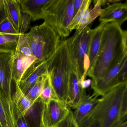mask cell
<instances>
[{"instance_id": "21", "label": "cell", "mask_w": 127, "mask_h": 127, "mask_svg": "<svg viewBox=\"0 0 127 127\" xmlns=\"http://www.w3.org/2000/svg\"><path fill=\"white\" fill-rule=\"evenodd\" d=\"M94 3L95 5L93 8L91 10L88 9L85 12L84 15L82 17L80 21L78 29L77 30L79 32H81L96 18L100 16L101 14L102 9L101 8L100 0H95Z\"/></svg>"}, {"instance_id": "10", "label": "cell", "mask_w": 127, "mask_h": 127, "mask_svg": "<svg viewBox=\"0 0 127 127\" xmlns=\"http://www.w3.org/2000/svg\"><path fill=\"white\" fill-rule=\"evenodd\" d=\"M127 19V3H114L102 9L99 21L103 23H113L121 26Z\"/></svg>"}, {"instance_id": "32", "label": "cell", "mask_w": 127, "mask_h": 127, "mask_svg": "<svg viewBox=\"0 0 127 127\" xmlns=\"http://www.w3.org/2000/svg\"><path fill=\"white\" fill-rule=\"evenodd\" d=\"M79 127H101L100 123L97 120H94L85 124L79 126Z\"/></svg>"}, {"instance_id": "31", "label": "cell", "mask_w": 127, "mask_h": 127, "mask_svg": "<svg viewBox=\"0 0 127 127\" xmlns=\"http://www.w3.org/2000/svg\"><path fill=\"white\" fill-rule=\"evenodd\" d=\"M111 127H127V117L120 119Z\"/></svg>"}, {"instance_id": "9", "label": "cell", "mask_w": 127, "mask_h": 127, "mask_svg": "<svg viewBox=\"0 0 127 127\" xmlns=\"http://www.w3.org/2000/svg\"><path fill=\"white\" fill-rule=\"evenodd\" d=\"M14 54L0 53V90L11 103L12 63Z\"/></svg>"}, {"instance_id": "15", "label": "cell", "mask_w": 127, "mask_h": 127, "mask_svg": "<svg viewBox=\"0 0 127 127\" xmlns=\"http://www.w3.org/2000/svg\"><path fill=\"white\" fill-rule=\"evenodd\" d=\"M15 85V91L12 96V106L16 119L25 116L33 104L22 92L18 84Z\"/></svg>"}, {"instance_id": "24", "label": "cell", "mask_w": 127, "mask_h": 127, "mask_svg": "<svg viewBox=\"0 0 127 127\" xmlns=\"http://www.w3.org/2000/svg\"><path fill=\"white\" fill-rule=\"evenodd\" d=\"M14 54L27 57L34 56L29 43L27 33L20 34Z\"/></svg>"}, {"instance_id": "4", "label": "cell", "mask_w": 127, "mask_h": 127, "mask_svg": "<svg viewBox=\"0 0 127 127\" xmlns=\"http://www.w3.org/2000/svg\"><path fill=\"white\" fill-rule=\"evenodd\" d=\"M28 34L29 43L35 62L47 61L55 53L61 38L46 22L32 27Z\"/></svg>"}, {"instance_id": "1", "label": "cell", "mask_w": 127, "mask_h": 127, "mask_svg": "<svg viewBox=\"0 0 127 127\" xmlns=\"http://www.w3.org/2000/svg\"><path fill=\"white\" fill-rule=\"evenodd\" d=\"M127 32L113 22L106 23L95 64L88 74L91 83L101 78L127 55Z\"/></svg>"}, {"instance_id": "38", "label": "cell", "mask_w": 127, "mask_h": 127, "mask_svg": "<svg viewBox=\"0 0 127 127\" xmlns=\"http://www.w3.org/2000/svg\"></svg>"}, {"instance_id": "27", "label": "cell", "mask_w": 127, "mask_h": 127, "mask_svg": "<svg viewBox=\"0 0 127 127\" xmlns=\"http://www.w3.org/2000/svg\"><path fill=\"white\" fill-rule=\"evenodd\" d=\"M0 33L8 34H20L15 29L5 14L2 19L0 22Z\"/></svg>"}, {"instance_id": "3", "label": "cell", "mask_w": 127, "mask_h": 127, "mask_svg": "<svg viewBox=\"0 0 127 127\" xmlns=\"http://www.w3.org/2000/svg\"><path fill=\"white\" fill-rule=\"evenodd\" d=\"M47 62V73L56 97L67 104L71 64L66 40L61 41Z\"/></svg>"}, {"instance_id": "22", "label": "cell", "mask_w": 127, "mask_h": 127, "mask_svg": "<svg viewBox=\"0 0 127 127\" xmlns=\"http://www.w3.org/2000/svg\"><path fill=\"white\" fill-rule=\"evenodd\" d=\"M20 35L0 33V53H14Z\"/></svg>"}, {"instance_id": "17", "label": "cell", "mask_w": 127, "mask_h": 127, "mask_svg": "<svg viewBox=\"0 0 127 127\" xmlns=\"http://www.w3.org/2000/svg\"><path fill=\"white\" fill-rule=\"evenodd\" d=\"M105 24L101 23L98 27L93 29L88 54L89 69L86 73V76L90 72L95 64L99 50L102 35Z\"/></svg>"}, {"instance_id": "6", "label": "cell", "mask_w": 127, "mask_h": 127, "mask_svg": "<svg viewBox=\"0 0 127 127\" xmlns=\"http://www.w3.org/2000/svg\"><path fill=\"white\" fill-rule=\"evenodd\" d=\"M73 0H54L46 12L44 20L61 38L70 33L68 27L74 17Z\"/></svg>"}, {"instance_id": "19", "label": "cell", "mask_w": 127, "mask_h": 127, "mask_svg": "<svg viewBox=\"0 0 127 127\" xmlns=\"http://www.w3.org/2000/svg\"><path fill=\"white\" fill-rule=\"evenodd\" d=\"M0 127H17L12 103L0 90Z\"/></svg>"}, {"instance_id": "30", "label": "cell", "mask_w": 127, "mask_h": 127, "mask_svg": "<svg viewBox=\"0 0 127 127\" xmlns=\"http://www.w3.org/2000/svg\"><path fill=\"white\" fill-rule=\"evenodd\" d=\"M17 127H30L25 116L16 119Z\"/></svg>"}, {"instance_id": "33", "label": "cell", "mask_w": 127, "mask_h": 127, "mask_svg": "<svg viewBox=\"0 0 127 127\" xmlns=\"http://www.w3.org/2000/svg\"><path fill=\"white\" fill-rule=\"evenodd\" d=\"M83 0H73V6L74 8V16L78 12L80 8Z\"/></svg>"}, {"instance_id": "16", "label": "cell", "mask_w": 127, "mask_h": 127, "mask_svg": "<svg viewBox=\"0 0 127 127\" xmlns=\"http://www.w3.org/2000/svg\"><path fill=\"white\" fill-rule=\"evenodd\" d=\"M35 61L34 56L27 57L14 53L12 63V81L19 85L24 73Z\"/></svg>"}, {"instance_id": "11", "label": "cell", "mask_w": 127, "mask_h": 127, "mask_svg": "<svg viewBox=\"0 0 127 127\" xmlns=\"http://www.w3.org/2000/svg\"><path fill=\"white\" fill-rule=\"evenodd\" d=\"M54 0H20L21 11L28 14L32 21L44 20Z\"/></svg>"}, {"instance_id": "2", "label": "cell", "mask_w": 127, "mask_h": 127, "mask_svg": "<svg viewBox=\"0 0 127 127\" xmlns=\"http://www.w3.org/2000/svg\"><path fill=\"white\" fill-rule=\"evenodd\" d=\"M126 117H127V83L118 85L99 99L95 107L79 125L96 120L99 122L101 127H111Z\"/></svg>"}, {"instance_id": "5", "label": "cell", "mask_w": 127, "mask_h": 127, "mask_svg": "<svg viewBox=\"0 0 127 127\" xmlns=\"http://www.w3.org/2000/svg\"><path fill=\"white\" fill-rule=\"evenodd\" d=\"M93 30L88 26L81 32L76 30L73 36L66 40L71 65L78 73L79 81L85 80L89 69L88 54Z\"/></svg>"}, {"instance_id": "37", "label": "cell", "mask_w": 127, "mask_h": 127, "mask_svg": "<svg viewBox=\"0 0 127 127\" xmlns=\"http://www.w3.org/2000/svg\"></svg>"}, {"instance_id": "29", "label": "cell", "mask_w": 127, "mask_h": 127, "mask_svg": "<svg viewBox=\"0 0 127 127\" xmlns=\"http://www.w3.org/2000/svg\"><path fill=\"white\" fill-rule=\"evenodd\" d=\"M21 14L22 21L20 33L24 34H25L26 32L30 28V23L32 20L28 14L22 12Z\"/></svg>"}, {"instance_id": "34", "label": "cell", "mask_w": 127, "mask_h": 127, "mask_svg": "<svg viewBox=\"0 0 127 127\" xmlns=\"http://www.w3.org/2000/svg\"><path fill=\"white\" fill-rule=\"evenodd\" d=\"M79 83L82 89L85 90L91 85V80L90 79H87V80L85 79L82 81H79Z\"/></svg>"}, {"instance_id": "26", "label": "cell", "mask_w": 127, "mask_h": 127, "mask_svg": "<svg viewBox=\"0 0 127 127\" xmlns=\"http://www.w3.org/2000/svg\"><path fill=\"white\" fill-rule=\"evenodd\" d=\"M39 99L44 104L52 99H58L53 88L48 73Z\"/></svg>"}, {"instance_id": "12", "label": "cell", "mask_w": 127, "mask_h": 127, "mask_svg": "<svg viewBox=\"0 0 127 127\" xmlns=\"http://www.w3.org/2000/svg\"><path fill=\"white\" fill-rule=\"evenodd\" d=\"M47 61L41 63L34 62L27 69L18 85L24 93L25 94L40 76L47 73Z\"/></svg>"}, {"instance_id": "14", "label": "cell", "mask_w": 127, "mask_h": 127, "mask_svg": "<svg viewBox=\"0 0 127 127\" xmlns=\"http://www.w3.org/2000/svg\"><path fill=\"white\" fill-rule=\"evenodd\" d=\"M98 101V97L88 95L85 90L78 105L73 112L74 119L78 125L95 107Z\"/></svg>"}, {"instance_id": "8", "label": "cell", "mask_w": 127, "mask_h": 127, "mask_svg": "<svg viewBox=\"0 0 127 127\" xmlns=\"http://www.w3.org/2000/svg\"><path fill=\"white\" fill-rule=\"evenodd\" d=\"M70 109L58 99H52L44 104L41 122L45 127H55L68 114Z\"/></svg>"}, {"instance_id": "23", "label": "cell", "mask_w": 127, "mask_h": 127, "mask_svg": "<svg viewBox=\"0 0 127 127\" xmlns=\"http://www.w3.org/2000/svg\"><path fill=\"white\" fill-rule=\"evenodd\" d=\"M47 75V73L40 76L25 94L27 97L32 101L33 104L38 101L40 98Z\"/></svg>"}, {"instance_id": "18", "label": "cell", "mask_w": 127, "mask_h": 127, "mask_svg": "<svg viewBox=\"0 0 127 127\" xmlns=\"http://www.w3.org/2000/svg\"><path fill=\"white\" fill-rule=\"evenodd\" d=\"M5 15L20 33L22 21L20 0H3Z\"/></svg>"}, {"instance_id": "28", "label": "cell", "mask_w": 127, "mask_h": 127, "mask_svg": "<svg viewBox=\"0 0 127 127\" xmlns=\"http://www.w3.org/2000/svg\"><path fill=\"white\" fill-rule=\"evenodd\" d=\"M55 127H79L70 110L66 117Z\"/></svg>"}, {"instance_id": "13", "label": "cell", "mask_w": 127, "mask_h": 127, "mask_svg": "<svg viewBox=\"0 0 127 127\" xmlns=\"http://www.w3.org/2000/svg\"><path fill=\"white\" fill-rule=\"evenodd\" d=\"M79 79L78 73L73 69L71 65L67 102V105L70 109L72 108L75 110L76 108L81 100L83 92L85 90L80 87L79 83Z\"/></svg>"}, {"instance_id": "36", "label": "cell", "mask_w": 127, "mask_h": 127, "mask_svg": "<svg viewBox=\"0 0 127 127\" xmlns=\"http://www.w3.org/2000/svg\"><path fill=\"white\" fill-rule=\"evenodd\" d=\"M40 127H45L41 123V122L40 125Z\"/></svg>"}, {"instance_id": "35", "label": "cell", "mask_w": 127, "mask_h": 127, "mask_svg": "<svg viewBox=\"0 0 127 127\" xmlns=\"http://www.w3.org/2000/svg\"><path fill=\"white\" fill-rule=\"evenodd\" d=\"M4 15L3 1V0H0V22L2 20Z\"/></svg>"}, {"instance_id": "20", "label": "cell", "mask_w": 127, "mask_h": 127, "mask_svg": "<svg viewBox=\"0 0 127 127\" xmlns=\"http://www.w3.org/2000/svg\"><path fill=\"white\" fill-rule=\"evenodd\" d=\"M44 103L40 99L30 108L25 116L30 127H40Z\"/></svg>"}, {"instance_id": "7", "label": "cell", "mask_w": 127, "mask_h": 127, "mask_svg": "<svg viewBox=\"0 0 127 127\" xmlns=\"http://www.w3.org/2000/svg\"><path fill=\"white\" fill-rule=\"evenodd\" d=\"M127 55L101 78L91 83L93 95L98 97L106 94L117 86L127 83Z\"/></svg>"}, {"instance_id": "25", "label": "cell", "mask_w": 127, "mask_h": 127, "mask_svg": "<svg viewBox=\"0 0 127 127\" xmlns=\"http://www.w3.org/2000/svg\"><path fill=\"white\" fill-rule=\"evenodd\" d=\"M91 0H83L81 5L75 15L74 16L72 21L68 27V29L71 32L73 30H78L80 21L84 16L85 12L89 9Z\"/></svg>"}]
</instances>
